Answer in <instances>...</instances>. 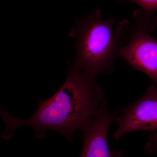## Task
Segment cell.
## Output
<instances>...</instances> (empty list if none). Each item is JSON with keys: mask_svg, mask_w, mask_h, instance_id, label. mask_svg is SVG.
Here are the masks:
<instances>
[{"mask_svg": "<svg viewBox=\"0 0 157 157\" xmlns=\"http://www.w3.org/2000/svg\"><path fill=\"white\" fill-rule=\"evenodd\" d=\"M144 151L147 154L157 155V131L151 132L148 141L145 144Z\"/></svg>", "mask_w": 157, "mask_h": 157, "instance_id": "52a82bcc", "label": "cell"}, {"mask_svg": "<svg viewBox=\"0 0 157 157\" xmlns=\"http://www.w3.org/2000/svg\"><path fill=\"white\" fill-rule=\"evenodd\" d=\"M118 113H112L107 102L99 110L94 119L83 132V146L79 157H122V151H111L108 142V134L111 124Z\"/></svg>", "mask_w": 157, "mask_h": 157, "instance_id": "5b68a950", "label": "cell"}, {"mask_svg": "<svg viewBox=\"0 0 157 157\" xmlns=\"http://www.w3.org/2000/svg\"><path fill=\"white\" fill-rule=\"evenodd\" d=\"M106 101L96 77L71 64L64 83L52 97L39 101L38 109L31 117H14L6 108H2L1 116L6 124L2 137L9 140L17 128L29 125L37 138H43L51 130L71 141L75 133L84 132L89 127Z\"/></svg>", "mask_w": 157, "mask_h": 157, "instance_id": "6da1fadb", "label": "cell"}, {"mask_svg": "<svg viewBox=\"0 0 157 157\" xmlns=\"http://www.w3.org/2000/svg\"><path fill=\"white\" fill-rule=\"evenodd\" d=\"M122 2L135 3L147 13L152 14L157 11V0H120Z\"/></svg>", "mask_w": 157, "mask_h": 157, "instance_id": "8992f818", "label": "cell"}, {"mask_svg": "<svg viewBox=\"0 0 157 157\" xmlns=\"http://www.w3.org/2000/svg\"><path fill=\"white\" fill-rule=\"evenodd\" d=\"M157 24V17L142 9L135 10L115 32L118 56L141 71L157 84V40L149 34Z\"/></svg>", "mask_w": 157, "mask_h": 157, "instance_id": "3957f363", "label": "cell"}, {"mask_svg": "<svg viewBox=\"0 0 157 157\" xmlns=\"http://www.w3.org/2000/svg\"><path fill=\"white\" fill-rule=\"evenodd\" d=\"M114 21L103 17L99 9L76 20L70 33L75 43V67L96 78L110 72L118 57Z\"/></svg>", "mask_w": 157, "mask_h": 157, "instance_id": "7a4b0ae2", "label": "cell"}, {"mask_svg": "<svg viewBox=\"0 0 157 157\" xmlns=\"http://www.w3.org/2000/svg\"><path fill=\"white\" fill-rule=\"evenodd\" d=\"M117 128L113 135L117 140L128 133L138 131H157V84L152 82L143 96L118 113Z\"/></svg>", "mask_w": 157, "mask_h": 157, "instance_id": "277c9868", "label": "cell"}]
</instances>
